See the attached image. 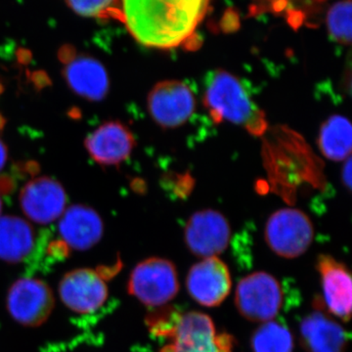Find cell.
Listing matches in <instances>:
<instances>
[{"label": "cell", "instance_id": "obj_8", "mask_svg": "<svg viewBox=\"0 0 352 352\" xmlns=\"http://www.w3.org/2000/svg\"><path fill=\"white\" fill-rule=\"evenodd\" d=\"M195 94L187 83L164 80L157 83L148 96L153 120L164 129H176L188 122L196 111Z\"/></svg>", "mask_w": 352, "mask_h": 352}, {"label": "cell", "instance_id": "obj_19", "mask_svg": "<svg viewBox=\"0 0 352 352\" xmlns=\"http://www.w3.org/2000/svg\"><path fill=\"white\" fill-rule=\"evenodd\" d=\"M322 154L335 162L346 161L351 157V124L346 117L335 115L322 124L318 139Z\"/></svg>", "mask_w": 352, "mask_h": 352}, {"label": "cell", "instance_id": "obj_5", "mask_svg": "<svg viewBox=\"0 0 352 352\" xmlns=\"http://www.w3.org/2000/svg\"><path fill=\"white\" fill-rule=\"evenodd\" d=\"M283 289L279 281L266 272H254L237 285L236 307L247 320L265 323L273 320L283 305Z\"/></svg>", "mask_w": 352, "mask_h": 352}, {"label": "cell", "instance_id": "obj_18", "mask_svg": "<svg viewBox=\"0 0 352 352\" xmlns=\"http://www.w3.org/2000/svg\"><path fill=\"white\" fill-rule=\"evenodd\" d=\"M36 245V233L29 222L6 215L0 217V261L19 263L31 256Z\"/></svg>", "mask_w": 352, "mask_h": 352}, {"label": "cell", "instance_id": "obj_23", "mask_svg": "<svg viewBox=\"0 0 352 352\" xmlns=\"http://www.w3.org/2000/svg\"><path fill=\"white\" fill-rule=\"evenodd\" d=\"M58 57L62 63L66 65L69 63L76 57L75 47L71 45H64L58 52Z\"/></svg>", "mask_w": 352, "mask_h": 352}, {"label": "cell", "instance_id": "obj_12", "mask_svg": "<svg viewBox=\"0 0 352 352\" xmlns=\"http://www.w3.org/2000/svg\"><path fill=\"white\" fill-rule=\"evenodd\" d=\"M63 186L50 177H39L25 185L20 205L25 217L39 224H48L61 217L66 208Z\"/></svg>", "mask_w": 352, "mask_h": 352}, {"label": "cell", "instance_id": "obj_14", "mask_svg": "<svg viewBox=\"0 0 352 352\" xmlns=\"http://www.w3.org/2000/svg\"><path fill=\"white\" fill-rule=\"evenodd\" d=\"M134 145L131 131L120 122H105L85 140L88 154L103 166H117L126 161Z\"/></svg>", "mask_w": 352, "mask_h": 352}, {"label": "cell", "instance_id": "obj_15", "mask_svg": "<svg viewBox=\"0 0 352 352\" xmlns=\"http://www.w3.org/2000/svg\"><path fill=\"white\" fill-rule=\"evenodd\" d=\"M103 230L100 215L87 206L67 208L59 222V233L64 244L76 251L91 249L101 240Z\"/></svg>", "mask_w": 352, "mask_h": 352}, {"label": "cell", "instance_id": "obj_6", "mask_svg": "<svg viewBox=\"0 0 352 352\" xmlns=\"http://www.w3.org/2000/svg\"><path fill=\"white\" fill-rule=\"evenodd\" d=\"M311 220L302 210L282 208L274 212L265 226V240L275 254L296 258L307 251L314 240Z\"/></svg>", "mask_w": 352, "mask_h": 352}, {"label": "cell", "instance_id": "obj_1", "mask_svg": "<svg viewBox=\"0 0 352 352\" xmlns=\"http://www.w3.org/2000/svg\"><path fill=\"white\" fill-rule=\"evenodd\" d=\"M210 0H120L122 23L141 45L173 50L195 41Z\"/></svg>", "mask_w": 352, "mask_h": 352}, {"label": "cell", "instance_id": "obj_28", "mask_svg": "<svg viewBox=\"0 0 352 352\" xmlns=\"http://www.w3.org/2000/svg\"><path fill=\"white\" fill-rule=\"evenodd\" d=\"M1 208H2V203H1V200H0V214H1Z\"/></svg>", "mask_w": 352, "mask_h": 352}, {"label": "cell", "instance_id": "obj_26", "mask_svg": "<svg viewBox=\"0 0 352 352\" xmlns=\"http://www.w3.org/2000/svg\"><path fill=\"white\" fill-rule=\"evenodd\" d=\"M18 59H19L20 62L22 63H25V62L30 61L32 58V54L30 51L25 50H20L17 53Z\"/></svg>", "mask_w": 352, "mask_h": 352}, {"label": "cell", "instance_id": "obj_16", "mask_svg": "<svg viewBox=\"0 0 352 352\" xmlns=\"http://www.w3.org/2000/svg\"><path fill=\"white\" fill-rule=\"evenodd\" d=\"M300 340L308 352H344L347 333L322 310L305 316L300 326Z\"/></svg>", "mask_w": 352, "mask_h": 352}, {"label": "cell", "instance_id": "obj_9", "mask_svg": "<svg viewBox=\"0 0 352 352\" xmlns=\"http://www.w3.org/2000/svg\"><path fill=\"white\" fill-rule=\"evenodd\" d=\"M230 237L228 220L214 210L195 212L185 226V243L189 251L201 258H214L222 254Z\"/></svg>", "mask_w": 352, "mask_h": 352}, {"label": "cell", "instance_id": "obj_27", "mask_svg": "<svg viewBox=\"0 0 352 352\" xmlns=\"http://www.w3.org/2000/svg\"><path fill=\"white\" fill-rule=\"evenodd\" d=\"M4 126V120L3 118L0 117V129H2Z\"/></svg>", "mask_w": 352, "mask_h": 352}, {"label": "cell", "instance_id": "obj_21", "mask_svg": "<svg viewBox=\"0 0 352 352\" xmlns=\"http://www.w3.org/2000/svg\"><path fill=\"white\" fill-rule=\"evenodd\" d=\"M329 34L337 43H351V0H340L331 7L326 19Z\"/></svg>", "mask_w": 352, "mask_h": 352}, {"label": "cell", "instance_id": "obj_7", "mask_svg": "<svg viewBox=\"0 0 352 352\" xmlns=\"http://www.w3.org/2000/svg\"><path fill=\"white\" fill-rule=\"evenodd\" d=\"M6 305L10 316L21 325L38 327L52 314L54 296L45 282L22 278L9 289Z\"/></svg>", "mask_w": 352, "mask_h": 352}, {"label": "cell", "instance_id": "obj_3", "mask_svg": "<svg viewBox=\"0 0 352 352\" xmlns=\"http://www.w3.org/2000/svg\"><path fill=\"white\" fill-rule=\"evenodd\" d=\"M153 321L157 335L170 340L161 352H232V337L217 333L212 318L201 312H168Z\"/></svg>", "mask_w": 352, "mask_h": 352}, {"label": "cell", "instance_id": "obj_20", "mask_svg": "<svg viewBox=\"0 0 352 352\" xmlns=\"http://www.w3.org/2000/svg\"><path fill=\"white\" fill-rule=\"evenodd\" d=\"M254 352H293L294 338L286 326L271 320L261 324L252 337Z\"/></svg>", "mask_w": 352, "mask_h": 352}, {"label": "cell", "instance_id": "obj_22", "mask_svg": "<svg viewBox=\"0 0 352 352\" xmlns=\"http://www.w3.org/2000/svg\"><path fill=\"white\" fill-rule=\"evenodd\" d=\"M66 2L76 14L83 17L122 22L120 0H66Z\"/></svg>", "mask_w": 352, "mask_h": 352}, {"label": "cell", "instance_id": "obj_2", "mask_svg": "<svg viewBox=\"0 0 352 352\" xmlns=\"http://www.w3.org/2000/svg\"><path fill=\"white\" fill-rule=\"evenodd\" d=\"M204 85V105L215 122L226 120L254 136L265 133V113L241 78L224 69H217L208 74Z\"/></svg>", "mask_w": 352, "mask_h": 352}, {"label": "cell", "instance_id": "obj_10", "mask_svg": "<svg viewBox=\"0 0 352 352\" xmlns=\"http://www.w3.org/2000/svg\"><path fill=\"white\" fill-rule=\"evenodd\" d=\"M187 291L199 305L219 307L230 294V271L221 259L214 256L201 259L190 268L186 279Z\"/></svg>", "mask_w": 352, "mask_h": 352}, {"label": "cell", "instance_id": "obj_25", "mask_svg": "<svg viewBox=\"0 0 352 352\" xmlns=\"http://www.w3.org/2000/svg\"><path fill=\"white\" fill-rule=\"evenodd\" d=\"M7 161V149L4 143L0 140V170L4 168Z\"/></svg>", "mask_w": 352, "mask_h": 352}, {"label": "cell", "instance_id": "obj_11", "mask_svg": "<svg viewBox=\"0 0 352 352\" xmlns=\"http://www.w3.org/2000/svg\"><path fill=\"white\" fill-rule=\"evenodd\" d=\"M62 302L72 311L80 314L97 311L108 298V287L98 272L78 268L67 273L59 284Z\"/></svg>", "mask_w": 352, "mask_h": 352}, {"label": "cell", "instance_id": "obj_17", "mask_svg": "<svg viewBox=\"0 0 352 352\" xmlns=\"http://www.w3.org/2000/svg\"><path fill=\"white\" fill-rule=\"evenodd\" d=\"M63 75L71 89L87 100L100 101L108 94L107 72L94 58L76 57L65 67Z\"/></svg>", "mask_w": 352, "mask_h": 352}, {"label": "cell", "instance_id": "obj_29", "mask_svg": "<svg viewBox=\"0 0 352 352\" xmlns=\"http://www.w3.org/2000/svg\"><path fill=\"white\" fill-rule=\"evenodd\" d=\"M19 1H21V0H19Z\"/></svg>", "mask_w": 352, "mask_h": 352}, {"label": "cell", "instance_id": "obj_13", "mask_svg": "<svg viewBox=\"0 0 352 352\" xmlns=\"http://www.w3.org/2000/svg\"><path fill=\"white\" fill-rule=\"evenodd\" d=\"M316 267L320 274L324 302L329 312L342 321H349L352 282L346 266L329 254H321L317 259Z\"/></svg>", "mask_w": 352, "mask_h": 352}, {"label": "cell", "instance_id": "obj_4", "mask_svg": "<svg viewBox=\"0 0 352 352\" xmlns=\"http://www.w3.org/2000/svg\"><path fill=\"white\" fill-rule=\"evenodd\" d=\"M127 289L132 296L146 307L168 305L179 291L175 264L160 258L141 261L132 270Z\"/></svg>", "mask_w": 352, "mask_h": 352}, {"label": "cell", "instance_id": "obj_24", "mask_svg": "<svg viewBox=\"0 0 352 352\" xmlns=\"http://www.w3.org/2000/svg\"><path fill=\"white\" fill-rule=\"evenodd\" d=\"M342 182L347 189L351 187V157H347L344 162V168H342Z\"/></svg>", "mask_w": 352, "mask_h": 352}]
</instances>
